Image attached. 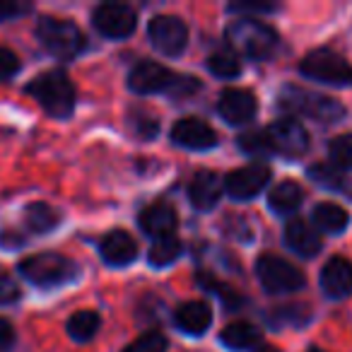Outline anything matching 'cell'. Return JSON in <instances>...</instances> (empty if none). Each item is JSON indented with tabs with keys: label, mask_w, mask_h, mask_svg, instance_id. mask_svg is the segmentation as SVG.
Masks as SVG:
<instances>
[{
	"label": "cell",
	"mask_w": 352,
	"mask_h": 352,
	"mask_svg": "<svg viewBox=\"0 0 352 352\" xmlns=\"http://www.w3.org/2000/svg\"><path fill=\"white\" fill-rule=\"evenodd\" d=\"M27 92L44 107L46 113L56 118H68L75 109V87L63 70H46L27 85Z\"/></svg>",
	"instance_id": "obj_1"
},
{
	"label": "cell",
	"mask_w": 352,
	"mask_h": 352,
	"mask_svg": "<svg viewBox=\"0 0 352 352\" xmlns=\"http://www.w3.org/2000/svg\"><path fill=\"white\" fill-rule=\"evenodd\" d=\"M227 41L234 49V54L239 51L251 60H265L273 56L275 46H278V34L273 27L256 20V17H241L230 25Z\"/></svg>",
	"instance_id": "obj_2"
},
{
	"label": "cell",
	"mask_w": 352,
	"mask_h": 352,
	"mask_svg": "<svg viewBox=\"0 0 352 352\" xmlns=\"http://www.w3.org/2000/svg\"><path fill=\"white\" fill-rule=\"evenodd\" d=\"M22 278H27L36 287H58L78 278V265L63 254L46 251V254L27 256L17 265Z\"/></svg>",
	"instance_id": "obj_3"
},
{
	"label": "cell",
	"mask_w": 352,
	"mask_h": 352,
	"mask_svg": "<svg viewBox=\"0 0 352 352\" xmlns=\"http://www.w3.org/2000/svg\"><path fill=\"white\" fill-rule=\"evenodd\" d=\"M36 36L49 54L58 58H75L85 51V34L75 22L63 17H41L36 22Z\"/></svg>",
	"instance_id": "obj_4"
},
{
	"label": "cell",
	"mask_w": 352,
	"mask_h": 352,
	"mask_svg": "<svg viewBox=\"0 0 352 352\" xmlns=\"http://www.w3.org/2000/svg\"><path fill=\"white\" fill-rule=\"evenodd\" d=\"M280 107L289 113H302V116H309V118H316V121H323V123H331V121H338V118L345 113L340 102L336 99L326 97V94H316V92H307L302 87H285L280 92Z\"/></svg>",
	"instance_id": "obj_5"
},
{
	"label": "cell",
	"mask_w": 352,
	"mask_h": 352,
	"mask_svg": "<svg viewBox=\"0 0 352 352\" xmlns=\"http://www.w3.org/2000/svg\"><path fill=\"white\" fill-rule=\"evenodd\" d=\"M256 275H258V283L263 285V289L273 294L297 292L304 287L302 270L275 254H263L256 261Z\"/></svg>",
	"instance_id": "obj_6"
},
{
	"label": "cell",
	"mask_w": 352,
	"mask_h": 352,
	"mask_svg": "<svg viewBox=\"0 0 352 352\" xmlns=\"http://www.w3.org/2000/svg\"><path fill=\"white\" fill-rule=\"evenodd\" d=\"M299 70H302V75L318 80V82L352 85V65L342 56H338L336 51H328V49L311 51V54L304 56V60L299 63Z\"/></svg>",
	"instance_id": "obj_7"
},
{
	"label": "cell",
	"mask_w": 352,
	"mask_h": 352,
	"mask_svg": "<svg viewBox=\"0 0 352 352\" xmlns=\"http://www.w3.org/2000/svg\"><path fill=\"white\" fill-rule=\"evenodd\" d=\"M270 152H280L287 157H299L309 150V133L297 118H278L265 128Z\"/></svg>",
	"instance_id": "obj_8"
},
{
	"label": "cell",
	"mask_w": 352,
	"mask_h": 352,
	"mask_svg": "<svg viewBox=\"0 0 352 352\" xmlns=\"http://www.w3.org/2000/svg\"><path fill=\"white\" fill-rule=\"evenodd\" d=\"M92 25L97 27L99 34L109 36V39H126L135 32L138 15L133 8L123 6V3H102L92 12Z\"/></svg>",
	"instance_id": "obj_9"
},
{
	"label": "cell",
	"mask_w": 352,
	"mask_h": 352,
	"mask_svg": "<svg viewBox=\"0 0 352 352\" xmlns=\"http://www.w3.org/2000/svg\"><path fill=\"white\" fill-rule=\"evenodd\" d=\"M150 44L164 56H179L188 44V30L184 20L174 15H157L147 27Z\"/></svg>",
	"instance_id": "obj_10"
},
{
	"label": "cell",
	"mask_w": 352,
	"mask_h": 352,
	"mask_svg": "<svg viewBox=\"0 0 352 352\" xmlns=\"http://www.w3.org/2000/svg\"><path fill=\"white\" fill-rule=\"evenodd\" d=\"M176 82H179V75L155 60H142L128 75V87L138 94L174 92Z\"/></svg>",
	"instance_id": "obj_11"
},
{
	"label": "cell",
	"mask_w": 352,
	"mask_h": 352,
	"mask_svg": "<svg viewBox=\"0 0 352 352\" xmlns=\"http://www.w3.org/2000/svg\"><path fill=\"white\" fill-rule=\"evenodd\" d=\"M270 182V169L265 164H249L234 169L227 174L225 179V191L230 193L234 201H251L256 198Z\"/></svg>",
	"instance_id": "obj_12"
},
{
	"label": "cell",
	"mask_w": 352,
	"mask_h": 352,
	"mask_svg": "<svg viewBox=\"0 0 352 352\" xmlns=\"http://www.w3.org/2000/svg\"><path fill=\"white\" fill-rule=\"evenodd\" d=\"M171 140L186 150H210L217 145V133L203 118H182L171 128Z\"/></svg>",
	"instance_id": "obj_13"
},
{
	"label": "cell",
	"mask_w": 352,
	"mask_h": 352,
	"mask_svg": "<svg viewBox=\"0 0 352 352\" xmlns=\"http://www.w3.org/2000/svg\"><path fill=\"white\" fill-rule=\"evenodd\" d=\"M256 109H258V102L256 97L249 92V89H236L230 87L220 94V102H217V111L232 126H244L251 118L256 116Z\"/></svg>",
	"instance_id": "obj_14"
},
{
	"label": "cell",
	"mask_w": 352,
	"mask_h": 352,
	"mask_svg": "<svg viewBox=\"0 0 352 352\" xmlns=\"http://www.w3.org/2000/svg\"><path fill=\"white\" fill-rule=\"evenodd\" d=\"M140 230L150 236H174L176 227H179V215L171 206L166 203H152L140 212Z\"/></svg>",
	"instance_id": "obj_15"
},
{
	"label": "cell",
	"mask_w": 352,
	"mask_h": 352,
	"mask_svg": "<svg viewBox=\"0 0 352 352\" xmlns=\"http://www.w3.org/2000/svg\"><path fill=\"white\" fill-rule=\"evenodd\" d=\"M321 289L328 297H347L352 294V263L342 256L331 258L321 270Z\"/></svg>",
	"instance_id": "obj_16"
},
{
	"label": "cell",
	"mask_w": 352,
	"mask_h": 352,
	"mask_svg": "<svg viewBox=\"0 0 352 352\" xmlns=\"http://www.w3.org/2000/svg\"><path fill=\"white\" fill-rule=\"evenodd\" d=\"M222 188H225V182H222L215 171H198L191 179V184H188V201L198 210H210L220 201Z\"/></svg>",
	"instance_id": "obj_17"
},
{
	"label": "cell",
	"mask_w": 352,
	"mask_h": 352,
	"mask_svg": "<svg viewBox=\"0 0 352 352\" xmlns=\"http://www.w3.org/2000/svg\"><path fill=\"white\" fill-rule=\"evenodd\" d=\"M99 251H102V258L107 261L109 265H116V268H121V265H128V263H133V261H135L138 244H135V239L128 234V232L113 230L102 239Z\"/></svg>",
	"instance_id": "obj_18"
},
{
	"label": "cell",
	"mask_w": 352,
	"mask_h": 352,
	"mask_svg": "<svg viewBox=\"0 0 352 352\" xmlns=\"http://www.w3.org/2000/svg\"><path fill=\"white\" fill-rule=\"evenodd\" d=\"M174 323L186 336H203L212 326V309L206 302H186L176 309Z\"/></svg>",
	"instance_id": "obj_19"
},
{
	"label": "cell",
	"mask_w": 352,
	"mask_h": 352,
	"mask_svg": "<svg viewBox=\"0 0 352 352\" xmlns=\"http://www.w3.org/2000/svg\"><path fill=\"white\" fill-rule=\"evenodd\" d=\"M285 244L299 256H316L321 251V236L309 222L292 220L285 227Z\"/></svg>",
	"instance_id": "obj_20"
},
{
	"label": "cell",
	"mask_w": 352,
	"mask_h": 352,
	"mask_svg": "<svg viewBox=\"0 0 352 352\" xmlns=\"http://www.w3.org/2000/svg\"><path fill=\"white\" fill-rule=\"evenodd\" d=\"M220 340L230 350H249L261 342V331L249 321H234L222 328Z\"/></svg>",
	"instance_id": "obj_21"
},
{
	"label": "cell",
	"mask_w": 352,
	"mask_h": 352,
	"mask_svg": "<svg viewBox=\"0 0 352 352\" xmlns=\"http://www.w3.org/2000/svg\"><path fill=\"white\" fill-rule=\"evenodd\" d=\"M304 201V191L299 184L294 182H283L270 191L268 196V206L270 210H275L278 215H287V212H294Z\"/></svg>",
	"instance_id": "obj_22"
},
{
	"label": "cell",
	"mask_w": 352,
	"mask_h": 352,
	"mask_svg": "<svg viewBox=\"0 0 352 352\" xmlns=\"http://www.w3.org/2000/svg\"><path fill=\"white\" fill-rule=\"evenodd\" d=\"M314 222L321 232L338 234L350 225V215L345 212V208L336 206V203H318L314 208Z\"/></svg>",
	"instance_id": "obj_23"
},
{
	"label": "cell",
	"mask_w": 352,
	"mask_h": 352,
	"mask_svg": "<svg viewBox=\"0 0 352 352\" xmlns=\"http://www.w3.org/2000/svg\"><path fill=\"white\" fill-rule=\"evenodd\" d=\"M25 222H27V227H30V232L49 234L60 222V215L49 203H30V206L25 208Z\"/></svg>",
	"instance_id": "obj_24"
},
{
	"label": "cell",
	"mask_w": 352,
	"mask_h": 352,
	"mask_svg": "<svg viewBox=\"0 0 352 352\" xmlns=\"http://www.w3.org/2000/svg\"><path fill=\"white\" fill-rule=\"evenodd\" d=\"M99 326H102L99 314L92 311V309H82V311L73 314V316L68 318V336L73 338L75 342H87L97 336Z\"/></svg>",
	"instance_id": "obj_25"
},
{
	"label": "cell",
	"mask_w": 352,
	"mask_h": 352,
	"mask_svg": "<svg viewBox=\"0 0 352 352\" xmlns=\"http://www.w3.org/2000/svg\"><path fill=\"white\" fill-rule=\"evenodd\" d=\"M179 256H182V241L176 236H162V239H155V244L150 246L147 261L155 268H164V265L174 263Z\"/></svg>",
	"instance_id": "obj_26"
},
{
	"label": "cell",
	"mask_w": 352,
	"mask_h": 352,
	"mask_svg": "<svg viewBox=\"0 0 352 352\" xmlns=\"http://www.w3.org/2000/svg\"><path fill=\"white\" fill-rule=\"evenodd\" d=\"M208 70H210L215 78L230 80L241 73V63H239V58H236L234 51L225 49V51H215V54L208 58Z\"/></svg>",
	"instance_id": "obj_27"
},
{
	"label": "cell",
	"mask_w": 352,
	"mask_h": 352,
	"mask_svg": "<svg viewBox=\"0 0 352 352\" xmlns=\"http://www.w3.org/2000/svg\"><path fill=\"white\" fill-rule=\"evenodd\" d=\"M201 280L203 285H206L208 287V292H215L217 297L222 299V304H225L227 309H230V311H236V309L241 307V304H244V299L239 297V294L234 292V289L230 287V285H225V283H217L215 278H212V275H201Z\"/></svg>",
	"instance_id": "obj_28"
},
{
	"label": "cell",
	"mask_w": 352,
	"mask_h": 352,
	"mask_svg": "<svg viewBox=\"0 0 352 352\" xmlns=\"http://www.w3.org/2000/svg\"><path fill=\"white\" fill-rule=\"evenodd\" d=\"M131 126H133V133H135L138 138H142V140H150V138H155L157 131H160V121H157L155 113L140 111V109L131 111Z\"/></svg>",
	"instance_id": "obj_29"
},
{
	"label": "cell",
	"mask_w": 352,
	"mask_h": 352,
	"mask_svg": "<svg viewBox=\"0 0 352 352\" xmlns=\"http://www.w3.org/2000/svg\"><path fill=\"white\" fill-rule=\"evenodd\" d=\"M166 338L160 331H147L131 342L123 352H166Z\"/></svg>",
	"instance_id": "obj_30"
},
{
	"label": "cell",
	"mask_w": 352,
	"mask_h": 352,
	"mask_svg": "<svg viewBox=\"0 0 352 352\" xmlns=\"http://www.w3.org/2000/svg\"><path fill=\"white\" fill-rule=\"evenodd\" d=\"M328 155H331L333 164L338 166H352V133H342L328 145Z\"/></svg>",
	"instance_id": "obj_31"
},
{
	"label": "cell",
	"mask_w": 352,
	"mask_h": 352,
	"mask_svg": "<svg viewBox=\"0 0 352 352\" xmlns=\"http://www.w3.org/2000/svg\"><path fill=\"white\" fill-rule=\"evenodd\" d=\"M239 147L244 152H251V155H258V152H270L268 138H265V128H263V131L244 133V135L239 138Z\"/></svg>",
	"instance_id": "obj_32"
},
{
	"label": "cell",
	"mask_w": 352,
	"mask_h": 352,
	"mask_svg": "<svg viewBox=\"0 0 352 352\" xmlns=\"http://www.w3.org/2000/svg\"><path fill=\"white\" fill-rule=\"evenodd\" d=\"M22 297V289L17 280L8 270H0V304H12Z\"/></svg>",
	"instance_id": "obj_33"
},
{
	"label": "cell",
	"mask_w": 352,
	"mask_h": 352,
	"mask_svg": "<svg viewBox=\"0 0 352 352\" xmlns=\"http://www.w3.org/2000/svg\"><path fill=\"white\" fill-rule=\"evenodd\" d=\"M22 68V60L15 51L0 46V80H10L12 75H17Z\"/></svg>",
	"instance_id": "obj_34"
},
{
	"label": "cell",
	"mask_w": 352,
	"mask_h": 352,
	"mask_svg": "<svg viewBox=\"0 0 352 352\" xmlns=\"http://www.w3.org/2000/svg\"><path fill=\"white\" fill-rule=\"evenodd\" d=\"M309 176H311L314 182L323 184V186H331V188H336V186H340V184H342L340 171L333 169V166H328V164L311 166V169H309Z\"/></svg>",
	"instance_id": "obj_35"
},
{
	"label": "cell",
	"mask_w": 352,
	"mask_h": 352,
	"mask_svg": "<svg viewBox=\"0 0 352 352\" xmlns=\"http://www.w3.org/2000/svg\"><path fill=\"white\" fill-rule=\"evenodd\" d=\"M30 3H17V0H0V20H12V17H20L25 12H30Z\"/></svg>",
	"instance_id": "obj_36"
},
{
	"label": "cell",
	"mask_w": 352,
	"mask_h": 352,
	"mask_svg": "<svg viewBox=\"0 0 352 352\" xmlns=\"http://www.w3.org/2000/svg\"><path fill=\"white\" fill-rule=\"evenodd\" d=\"M232 12H273L278 10L275 3H256V0H241V3H232Z\"/></svg>",
	"instance_id": "obj_37"
},
{
	"label": "cell",
	"mask_w": 352,
	"mask_h": 352,
	"mask_svg": "<svg viewBox=\"0 0 352 352\" xmlns=\"http://www.w3.org/2000/svg\"><path fill=\"white\" fill-rule=\"evenodd\" d=\"M12 342H15V328L8 318L0 316V350H8Z\"/></svg>",
	"instance_id": "obj_38"
},
{
	"label": "cell",
	"mask_w": 352,
	"mask_h": 352,
	"mask_svg": "<svg viewBox=\"0 0 352 352\" xmlns=\"http://www.w3.org/2000/svg\"><path fill=\"white\" fill-rule=\"evenodd\" d=\"M0 244L6 246V249H17V246L25 244V236H20L17 232H12V230H6L3 234H0Z\"/></svg>",
	"instance_id": "obj_39"
},
{
	"label": "cell",
	"mask_w": 352,
	"mask_h": 352,
	"mask_svg": "<svg viewBox=\"0 0 352 352\" xmlns=\"http://www.w3.org/2000/svg\"><path fill=\"white\" fill-rule=\"evenodd\" d=\"M256 352H280V350L273 345H261V347H256Z\"/></svg>",
	"instance_id": "obj_40"
}]
</instances>
